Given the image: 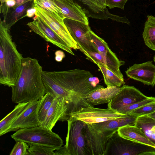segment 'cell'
<instances>
[{"label":"cell","instance_id":"cell-1","mask_svg":"<svg viewBox=\"0 0 155 155\" xmlns=\"http://www.w3.org/2000/svg\"><path fill=\"white\" fill-rule=\"evenodd\" d=\"M93 77L89 71L79 68L42 72L46 92L68 99L85 98L90 93L104 87L95 82Z\"/></svg>","mask_w":155,"mask_h":155},{"label":"cell","instance_id":"cell-2","mask_svg":"<svg viewBox=\"0 0 155 155\" xmlns=\"http://www.w3.org/2000/svg\"><path fill=\"white\" fill-rule=\"evenodd\" d=\"M43 70L38 60L23 58L15 84L12 87L13 102L18 104L39 100L46 93L42 78Z\"/></svg>","mask_w":155,"mask_h":155},{"label":"cell","instance_id":"cell-3","mask_svg":"<svg viewBox=\"0 0 155 155\" xmlns=\"http://www.w3.org/2000/svg\"><path fill=\"white\" fill-rule=\"evenodd\" d=\"M11 27L5 20L0 21V83L11 87L20 73L23 58L12 41Z\"/></svg>","mask_w":155,"mask_h":155},{"label":"cell","instance_id":"cell-4","mask_svg":"<svg viewBox=\"0 0 155 155\" xmlns=\"http://www.w3.org/2000/svg\"><path fill=\"white\" fill-rule=\"evenodd\" d=\"M138 117L126 114L121 118L103 122L86 124L85 135L91 155H104L107 143L119 128L135 125Z\"/></svg>","mask_w":155,"mask_h":155},{"label":"cell","instance_id":"cell-5","mask_svg":"<svg viewBox=\"0 0 155 155\" xmlns=\"http://www.w3.org/2000/svg\"><path fill=\"white\" fill-rule=\"evenodd\" d=\"M11 136L16 142L22 141L28 145H42L56 150L64 144L63 140L58 134L41 125L19 129Z\"/></svg>","mask_w":155,"mask_h":155},{"label":"cell","instance_id":"cell-6","mask_svg":"<svg viewBox=\"0 0 155 155\" xmlns=\"http://www.w3.org/2000/svg\"><path fill=\"white\" fill-rule=\"evenodd\" d=\"M68 129L64 146L68 155H91L85 135L86 124L71 117L67 120Z\"/></svg>","mask_w":155,"mask_h":155},{"label":"cell","instance_id":"cell-7","mask_svg":"<svg viewBox=\"0 0 155 155\" xmlns=\"http://www.w3.org/2000/svg\"><path fill=\"white\" fill-rule=\"evenodd\" d=\"M36 9L35 15L37 16L56 34L70 48L75 50L79 48L71 35L64 21V18L53 12L47 11L34 4Z\"/></svg>","mask_w":155,"mask_h":155},{"label":"cell","instance_id":"cell-8","mask_svg":"<svg viewBox=\"0 0 155 155\" xmlns=\"http://www.w3.org/2000/svg\"><path fill=\"white\" fill-rule=\"evenodd\" d=\"M153 150L155 148L125 139L117 131L109 141L104 155H139L143 152Z\"/></svg>","mask_w":155,"mask_h":155},{"label":"cell","instance_id":"cell-9","mask_svg":"<svg viewBox=\"0 0 155 155\" xmlns=\"http://www.w3.org/2000/svg\"><path fill=\"white\" fill-rule=\"evenodd\" d=\"M64 21L81 52L87 51L98 52L91 38L89 31L91 28L89 25L67 18L64 19Z\"/></svg>","mask_w":155,"mask_h":155},{"label":"cell","instance_id":"cell-10","mask_svg":"<svg viewBox=\"0 0 155 155\" xmlns=\"http://www.w3.org/2000/svg\"><path fill=\"white\" fill-rule=\"evenodd\" d=\"M126 115L108 108L104 109L89 107L72 114L71 117L87 124H91L120 118Z\"/></svg>","mask_w":155,"mask_h":155},{"label":"cell","instance_id":"cell-11","mask_svg":"<svg viewBox=\"0 0 155 155\" xmlns=\"http://www.w3.org/2000/svg\"><path fill=\"white\" fill-rule=\"evenodd\" d=\"M149 97L134 86L123 85L117 94L108 103V108L117 111L124 107L139 102Z\"/></svg>","mask_w":155,"mask_h":155},{"label":"cell","instance_id":"cell-12","mask_svg":"<svg viewBox=\"0 0 155 155\" xmlns=\"http://www.w3.org/2000/svg\"><path fill=\"white\" fill-rule=\"evenodd\" d=\"M40 99L29 102L12 124L7 133L25 128L40 125L38 117V110Z\"/></svg>","mask_w":155,"mask_h":155},{"label":"cell","instance_id":"cell-13","mask_svg":"<svg viewBox=\"0 0 155 155\" xmlns=\"http://www.w3.org/2000/svg\"><path fill=\"white\" fill-rule=\"evenodd\" d=\"M27 25L32 31L45 40L50 42L71 55H74L72 48L38 17L35 20L28 23Z\"/></svg>","mask_w":155,"mask_h":155},{"label":"cell","instance_id":"cell-14","mask_svg":"<svg viewBox=\"0 0 155 155\" xmlns=\"http://www.w3.org/2000/svg\"><path fill=\"white\" fill-rule=\"evenodd\" d=\"M130 78L145 84L154 87L155 84V65L152 61L134 64L125 71Z\"/></svg>","mask_w":155,"mask_h":155},{"label":"cell","instance_id":"cell-15","mask_svg":"<svg viewBox=\"0 0 155 155\" xmlns=\"http://www.w3.org/2000/svg\"><path fill=\"white\" fill-rule=\"evenodd\" d=\"M70 117L64 99L55 97L47 112L45 121L40 125L52 130L58 120L67 121Z\"/></svg>","mask_w":155,"mask_h":155},{"label":"cell","instance_id":"cell-16","mask_svg":"<svg viewBox=\"0 0 155 155\" xmlns=\"http://www.w3.org/2000/svg\"><path fill=\"white\" fill-rule=\"evenodd\" d=\"M59 9L62 17L89 25L85 9L74 0H53Z\"/></svg>","mask_w":155,"mask_h":155},{"label":"cell","instance_id":"cell-17","mask_svg":"<svg viewBox=\"0 0 155 155\" xmlns=\"http://www.w3.org/2000/svg\"><path fill=\"white\" fill-rule=\"evenodd\" d=\"M120 87L112 86L101 88L88 94L85 98L93 106L108 103L119 92Z\"/></svg>","mask_w":155,"mask_h":155},{"label":"cell","instance_id":"cell-18","mask_svg":"<svg viewBox=\"0 0 155 155\" xmlns=\"http://www.w3.org/2000/svg\"><path fill=\"white\" fill-rule=\"evenodd\" d=\"M117 132L120 136L125 139L155 148V144L135 125H126L120 127Z\"/></svg>","mask_w":155,"mask_h":155},{"label":"cell","instance_id":"cell-19","mask_svg":"<svg viewBox=\"0 0 155 155\" xmlns=\"http://www.w3.org/2000/svg\"><path fill=\"white\" fill-rule=\"evenodd\" d=\"M29 102L18 104L14 109L0 122V136L6 134L12 124Z\"/></svg>","mask_w":155,"mask_h":155},{"label":"cell","instance_id":"cell-20","mask_svg":"<svg viewBox=\"0 0 155 155\" xmlns=\"http://www.w3.org/2000/svg\"><path fill=\"white\" fill-rule=\"evenodd\" d=\"M143 37L146 45L155 51V17L148 15L143 33Z\"/></svg>","mask_w":155,"mask_h":155},{"label":"cell","instance_id":"cell-21","mask_svg":"<svg viewBox=\"0 0 155 155\" xmlns=\"http://www.w3.org/2000/svg\"><path fill=\"white\" fill-rule=\"evenodd\" d=\"M135 125L143 132L147 137L155 144V131L152 130L155 126V120L147 115L137 117Z\"/></svg>","mask_w":155,"mask_h":155},{"label":"cell","instance_id":"cell-22","mask_svg":"<svg viewBox=\"0 0 155 155\" xmlns=\"http://www.w3.org/2000/svg\"><path fill=\"white\" fill-rule=\"evenodd\" d=\"M103 74L105 84L107 87H120L125 82L122 79L107 68L100 64L97 65Z\"/></svg>","mask_w":155,"mask_h":155},{"label":"cell","instance_id":"cell-23","mask_svg":"<svg viewBox=\"0 0 155 155\" xmlns=\"http://www.w3.org/2000/svg\"><path fill=\"white\" fill-rule=\"evenodd\" d=\"M86 14L88 17H91L96 19L102 20L110 18L111 20L118 22H122L130 25V23L128 18L126 17H121L110 13L107 8L104 11L100 13L94 12L88 9L85 10Z\"/></svg>","mask_w":155,"mask_h":155},{"label":"cell","instance_id":"cell-24","mask_svg":"<svg viewBox=\"0 0 155 155\" xmlns=\"http://www.w3.org/2000/svg\"><path fill=\"white\" fill-rule=\"evenodd\" d=\"M55 97L52 94L47 92L40 99L41 102L38 110V117L41 124L45 121L47 112Z\"/></svg>","mask_w":155,"mask_h":155},{"label":"cell","instance_id":"cell-25","mask_svg":"<svg viewBox=\"0 0 155 155\" xmlns=\"http://www.w3.org/2000/svg\"><path fill=\"white\" fill-rule=\"evenodd\" d=\"M91 38L98 52L101 54H107L112 51L107 43L96 35L91 29L89 31Z\"/></svg>","mask_w":155,"mask_h":155},{"label":"cell","instance_id":"cell-26","mask_svg":"<svg viewBox=\"0 0 155 155\" xmlns=\"http://www.w3.org/2000/svg\"><path fill=\"white\" fill-rule=\"evenodd\" d=\"M28 150L29 155H55V148L45 146L29 144Z\"/></svg>","mask_w":155,"mask_h":155},{"label":"cell","instance_id":"cell-27","mask_svg":"<svg viewBox=\"0 0 155 155\" xmlns=\"http://www.w3.org/2000/svg\"><path fill=\"white\" fill-rule=\"evenodd\" d=\"M31 1H29L22 5L14 8L10 15L11 21L8 23L11 27L18 20L22 18V17L26 13L27 9L31 5Z\"/></svg>","mask_w":155,"mask_h":155},{"label":"cell","instance_id":"cell-28","mask_svg":"<svg viewBox=\"0 0 155 155\" xmlns=\"http://www.w3.org/2000/svg\"><path fill=\"white\" fill-rule=\"evenodd\" d=\"M155 102V97H152L141 101L122 107L117 111L124 114H128L133 110L143 105Z\"/></svg>","mask_w":155,"mask_h":155},{"label":"cell","instance_id":"cell-29","mask_svg":"<svg viewBox=\"0 0 155 155\" xmlns=\"http://www.w3.org/2000/svg\"><path fill=\"white\" fill-rule=\"evenodd\" d=\"M33 1L34 4L37 5L63 18L59 9L53 0H34Z\"/></svg>","mask_w":155,"mask_h":155},{"label":"cell","instance_id":"cell-30","mask_svg":"<svg viewBox=\"0 0 155 155\" xmlns=\"http://www.w3.org/2000/svg\"><path fill=\"white\" fill-rule=\"evenodd\" d=\"M155 111V102L148 104L133 110L129 114L137 117L147 115Z\"/></svg>","mask_w":155,"mask_h":155},{"label":"cell","instance_id":"cell-31","mask_svg":"<svg viewBox=\"0 0 155 155\" xmlns=\"http://www.w3.org/2000/svg\"><path fill=\"white\" fill-rule=\"evenodd\" d=\"M29 145L26 143L22 141L16 142L10 155H29L28 150Z\"/></svg>","mask_w":155,"mask_h":155},{"label":"cell","instance_id":"cell-32","mask_svg":"<svg viewBox=\"0 0 155 155\" xmlns=\"http://www.w3.org/2000/svg\"><path fill=\"white\" fill-rule=\"evenodd\" d=\"M128 0H106V5L109 8H118L124 10L125 5Z\"/></svg>","mask_w":155,"mask_h":155},{"label":"cell","instance_id":"cell-33","mask_svg":"<svg viewBox=\"0 0 155 155\" xmlns=\"http://www.w3.org/2000/svg\"><path fill=\"white\" fill-rule=\"evenodd\" d=\"M76 0L82 3L88 8V10L91 11L94 13H100L101 12L104 11L105 9H104L99 7L90 0Z\"/></svg>","mask_w":155,"mask_h":155},{"label":"cell","instance_id":"cell-34","mask_svg":"<svg viewBox=\"0 0 155 155\" xmlns=\"http://www.w3.org/2000/svg\"><path fill=\"white\" fill-rule=\"evenodd\" d=\"M36 12V9L33 5L31 7L27 9L26 14L23 17L29 18L34 17L35 16Z\"/></svg>","mask_w":155,"mask_h":155},{"label":"cell","instance_id":"cell-35","mask_svg":"<svg viewBox=\"0 0 155 155\" xmlns=\"http://www.w3.org/2000/svg\"><path fill=\"white\" fill-rule=\"evenodd\" d=\"M65 57L64 53L61 50H57L55 53V59L57 62H61Z\"/></svg>","mask_w":155,"mask_h":155},{"label":"cell","instance_id":"cell-36","mask_svg":"<svg viewBox=\"0 0 155 155\" xmlns=\"http://www.w3.org/2000/svg\"><path fill=\"white\" fill-rule=\"evenodd\" d=\"M99 7L105 9L107 8L106 0H90Z\"/></svg>","mask_w":155,"mask_h":155},{"label":"cell","instance_id":"cell-37","mask_svg":"<svg viewBox=\"0 0 155 155\" xmlns=\"http://www.w3.org/2000/svg\"><path fill=\"white\" fill-rule=\"evenodd\" d=\"M54 152L55 155H68L66 149L64 146L56 150Z\"/></svg>","mask_w":155,"mask_h":155},{"label":"cell","instance_id":"cell-38","mask_svg":"<svg viewBox=\"0 0 155 155\" xmlns=\"http://www.w3.org/2000/svg\"><path fill=\"white\" fill-rule=\"evenodd\" d=\"M6 5L8 8L14 7L16 5L15 0H6Z\"/></svg>","mask_w":155,"mask_h":155},{"label":"cell","instance_id":"cell-39","mask_svg":"<svg viewBox=\"0 0 155 155\" xmlns=\"http://www.w3.org/2000/svg\"><path fill=\"white\" fill-rule=\"evenodd\" d=\"M15 1L16 2V5L14 8L22 5L29 1H31L30 0H15Z\"/></svg>","mask_w":155,"mask_h":155},{"label":"cell","instance_id":"cell-40","mask_svg":"<svg viewBox=\"0 0 155 155\" xmlns=\"http://www.w3.org/2000/svg\"><path fill=\"white\" fill-rule=\"evenodd\" d=\"M139 155H155V150L143 152L139 153Z\"/></svg>","mask_w":155,"mask_h":155},{"label":"cell","instance_id":"cell-41","mask_svg":"<svg viewBox=\"0 0 155 155\" xmlns=\"http://www.w3.org/2000/svg\"><path fill=\"white\" fill-rule=\"evenodd\" d=\"M147 115L155 120V111L148 114Z\"/></svg>","mask_w":155,"mask_h":155},{"label":"cell","instance_id":"cell-42","mask_svg":"<svg viewBox=\"0 0 155 155\" xmlns=\"http://www.w3.org/2000/svg\"><path fill=\"white\" fill-rule=\"evenodd\" d=\"M6 0H0L1 4H2L3 3L5 2Z\"/></svg>","mask_w":155,"mask_h":155},{"label":"cell","instance_id":"cell-43","mask_svg":"<svg viewBox=\"0 0 155 155\" xmlns=\"http://www.w3.org/2000/svg\"><path fill=\"white\" fill-rule=\"evenodd\" d=\"M152 130L154 131H155V126L153 127Z\"/></svg>","mask_w":155,"mask_h":155},{"label":"cell","instance_id":"cell-44","mask_svg":"<svg viewBox=\"0 0 155 155\" xmlns=\"http://www.w3.org/2000/svg\"><path fill=\"white\" fill-rule=\"evenodd\" d=\"M153 60L154 61V63H155V55L153 57Z\"/></svg>","mask_w":155,"mask_h":155},{"label":"cell","instance_id":"cell-45","mask_svg":"<svg viewBox=\"0 0 155 155\" xmlns=\"http://www.w3.org/2000/svg\"><path fill=\"white\" fill-rule=\"evenodd\" d=\"M31 1H33L34 0H30Z\"/></svg>","mask_w":155,"mask_h":155}]
</instances>
